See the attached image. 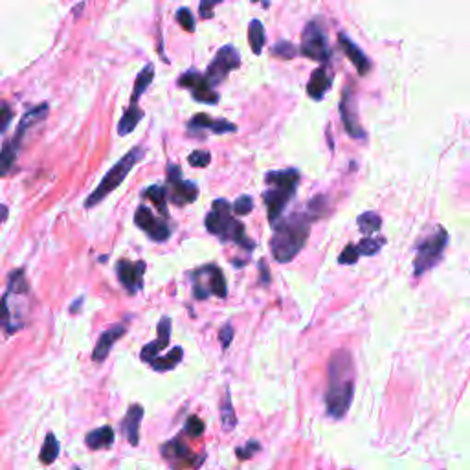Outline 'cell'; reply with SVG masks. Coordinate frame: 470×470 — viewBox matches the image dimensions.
<instances>
[{
  "mask_svg": "<svg viewBox=\"0 0 470 470\" xmlns=\"http://www.w3.org/2000/svg\"><path fill=\"white\" fill-rule=\"evenodd\" d=\"M17 153H18V147L15 146L11 140H6L4 146H2V156H0V165H2L0 173H2V177H6V175H8L9 171L15 168V162H17Z\"/></svg>",
  "mask_w": 470,
  "mask_h": 470,
  "instance_id": "4dcf8cb0",
  "label": "cell"
},
{
  "mask_svg": "<svg viewBox=\"0 0 470 470\" xmlns=\"http://www.w3.org/2000/svg\"><path fill=\"white\" fill-rule=\"evenodd\" d=\"M178 85L192 92L193 100L201 101V103H208V105H217L219 101V94L213 90V85L210 79L206 78L204 74L199 70H187L182 74V78L178 79Z\"/></svg>",
  "mask_w": 470,
  "mask_h": 470,
  "instance_id": "8fae6325",
  "label": "cell"
},
{
  "mask_svg": "<svg viewBox=\"0 0 470 470\" xmlns=\"http://www.w3.org/2000/svg\"><path fill=\"white\" fill-rule=\"evenodd\" d=\"M184 432H186L187 435H192V437H199V435H202V432H204V423L196 416H192L186 421Z\"/></svg>",
  "mask_w": 470,
  "mask_h": 470,
  "instance_id": "74e56055",
  "label": "cell"
},
{
  "mask_svg": "<svg viewBox=\"0 0 470 470\" xmlns=\"http://www.w3.org/2000/svg\"><path fill=\"white\" fill-rule=\"evenodd\" d=\"M245 448H247V450H242V448H237V457H239V459H248V457H250V456H254V454H256L257 450H259V443H257V441H252V443H248Z\"/></svg>",
  "mask_w": 470,
  "mask_h": 470,
  "instance_id": "b9f144b4",
  "label": "cell"
},
{
  "mask_svg": "<svg viewBox=\"0 0 470 470\" xmlns=\"http://www.w3.org/2000/svg\"><path fill=\"white\" fill-rule=\"evenodd\" d=\"M143 419V408L140 404H133V406L127 410V416L124 417V423H122V430H124L125 437L133 447H136L138 441H140V425H142Z\"/></svg>",
  "mask_w": 470,
  "mask_h": 470,
  "instance_id": "ffe728a7",
  "label": "cell"
},
{
  "mask_svg": "<svg viewBox=\"0 0 470 470\" xmlns=\"http://www.w3.org/2000/svg\"><path fill=\"white\" fill-rule=\"evenodd\" d=\"M146 196L147 201H151L153 204L156 206V210L160 211V215H164L165 219L169 217V210H168V189L164 186H160V184H153V186L146 187L142 193Z\"/></svg>",
  "mask_w": 470,
  "mask_h": 470,
  "instance_id": "484cf974",
  "label": "cell"
},
{
  "mask_svg": "<svg viewBox=\"0 0 470 470\" xmlns=\"http://www.w3.org/2000/svg\"><path fill=\"white\" fill-rule=\"evenodd\" d=\"M239 66H241V54H239L235 46L226 45L221 50H217L210 66L206 70V78L210 79L213 87H217V85H221L224 79L228 78V74L232 70H237Z\"/></svg>",
  "mask_w": 470,
  "mask_h": 470,
  "instance_id": "30bf717a",
  "label": "cell"
},
{
  "mask_svg": "<svg viewBox=\"0 0 470 470\" xmlns=\"http://www.w3.org/2000/svg\"><path fill=\"white\" fill-rule=\"evenodd\" d=\"M6 293L11 296V294H17V296H28L30 294V285L26 283V278H24L23 270H13L9 272L8 276V290Z\"/></svg>",
  "mask_w": 470,
  "mask_h": 470,
  "instance_id": "f546056e",
  "label": "cell"
},
{
  "mask_svg": "<svg viewBox=\"0 0 470 470\" xmlns=\"http://www.w3.org/2000/svg\"><path fill=\"white\" fill-rule=\"evenodd\" d=\"M338 42H340V46H342L343 54L349 57V61H351L353 64H355L356 72L360 74V76H365V74H370L371 70V61L370 57L364 54V52L358 48V46L355 45V42L349 39V37L346 35V33H340L338 35Z\"/></svg>",
  "mask_w": 470,
  "mask_h": 470,
  "instance_id": "d6986e66",
  "label": "cell"
},
{
  "mask_svg": "<svg viewBox=\"0 0 470 470\" xmlns=\"http://www.w3.org/2000/svg\"><path fill=\"white\" fill-rule=\"evenodd\" d=\"M259 272H261V283H269L270 272H269V265H266L265 259L259 261Z\"/></svg>",
  "mask_w": 470,
  "mask_h": 470,
  "instance_id": "ee69618b",
  "label": "cell"
},
{
  "mask_svg": "<svg viewBox=\"0 0 470 470\" xmlns=\"http://www.w3.org/2000/svg\"><path fill=\"white\" fill-rule=\"evenodd\" d=\"M221 423H223L224 430H232L237 425V417H235V411H233L230 392L224 393V399L221 402Z\"/></svg>",
  "mask_w": 470,
  "mask_h": 470,
  "instance_id": "d6a6232c",
  "label": "cell"
},
{
  "mask_svg": "<svg viewBox=\"0 0 470 470\" xmlns=\"http://www.w3.org/2000/svg\"><path fill=\"white\" fill-rule=\"evenodd\" d=\"M153 79H155V64L147 63L146 66L140 70V74L136 76V81H134V88H133V96H131V103H136L138 105V100L146 94L147 88H149V85L153 83Z\"/></svg>",
  "mask_w": 470,
  "mask_h": 470,
  "instance_id": "d4e9b609",
  "label": "cell"
},
{
  "mask_svg": "<svg viewBox=\"0 0 470 470\" xmlns=\"http://www.w3.org/2000/svg\"><path fill=\"white\" fill-rule=\"evenodd\" d=\"M272 54L279 55V57H283V59H293L298 52H296V48H294V45L283 41V42H278V45L272 48Z\"/></svg>",
  "mask_w": 470,
  "mask_h": 470,
  "instance_id": "f35d334b",
  "label": "cell"
},
{
  "mask_svg": "<svg viewBox=\"0 0 470 470\" xmlns=\"http://www.w3.org/2000/svg\"><path fill=\"white\" fill-rule=\"evenodd\" d=\"M447 242L448 233L445 228H437V232L419 242L416 259H413V274H416V278H419V276H423L425 272H428L430 269H434L437 265V261L443 257Z\"/></svg>",
  "mask_w": 470,
  "mask_h": 470,
  "instance_id": "8992f818",
  "label": "cell"
},
{
  "mask_svg": "<svg viewBox=\"0 0 470 470\" xmlns=\"http://www.w3.org/2000/svg\"><path fill=\"white\" fill-rule=\"evenodd\" d=\"M160 452L168 459L173 470H195V466L201 462V457H196L182 439L169 441L160 448Z\"/></svg>",
  "mask_w": 470,
  "mask_h": 470,
  "instance_id": "4fadbf2b",
  "label": "cell"
},
{
  "mask_svg": "<svg viewBox=\"0 0 470 470\" xmlns=\"http://www.w3.org/2000/svg\"><path fill=\"white\" fill-rule=\"evenodd\" d=\"M134 224L142 232H146L147 237L155 242H164L171 237V226L164 219L155 217L146 204L138 206L136 211H134Z\"/></svg>",
  "mask_w": 470,
  "mask_h": 470,
  "instance_id": "7c38bea8",
  "label": "cell"
},
{
  "mask_svg": "<svg viewBox=\"0 0 470 470\" xmlns=\"http://www.w3.org/2000/svg\"><path fill=\"white\" fill-rule=\"evenodd\" d=\"M355 395V362L346 349L334 351L327 365L325 408L333 419H342L351 408Z\"/></svg>",
  "mask_w": 470,
  "mask_h": 470,
  "instance_id": "6da1fadb",
  "label": "cell"
},
{
  "mask_svg": "<svg viewBox=\"0 0 470 470\" xmlns=\"http://www.w3.org/2000/svg\"><path fill=\"white\" fill-rule=\"evenodd\" d=\"M340 114H342L343 127H346L347 134L356 140H364V129H362L360 122H358V112H356V103L353 98L351 88L346 87L342 92V101H340Z\"/></svg>",
  "mask_w": 470,
  "mask_h": 470,
  "instance_id": "9a60e30c",
  "label": "cell"
},
{
  "mask_svg": "<svg viewBox=\"0 0 470 470\" xmlns=\"http://www.w3.org/2000/svg\"><path fill=\"white\" fill-rule=\"evenodd\" d=\"M125 333H127V327L122 324H116V325H112V327L107 329V331H103V333L100 334V338H98L96 347H94L92 360L94 362L105 360L107 356H109L110 349H112V346H114V343L118 342L119 338L124 336Z\"/></svg>",
  "mask_w": 470,
  "mask_h": 470,
  "instance_id": "ac0fdd59",
  "label": "cell"
},
{
  "mask_svg": "<svg viewBox=\"0 0 470 470\" xmlns=\"http://www.w3.org/2000/svg\"><path fill=\"white\" fill-rule=\"evenodd\" d=\"M11 118H13V110H11V107H9L6 101H2V133L8 131L9 124H11Z\"/></svg>",
  "mask_w": 470,
  "mask_h": 470,
  "instance_id": "60d3db41",
  "label": "cell"
},
{
  "mask_svg": "<svg viewBox=\"0 0 470 470\" xmlns=\"http://www.w3.org/2000/svg\"><path fill=\"white\" fill-rule=\"evenodd\" d=\"M146 270L147 265L143 261L119 259L118 265H116V274H118L119 283L124 285L129 294H136L143 287Z\"/></svg>",
  "mask_w": 470,
  "mask_h": 470,
  "instance_id": "5bb4252c",
  "label": "cell"
},
{
  "mask_svg": "<svg viewBox=\"0 0 470 470\" xmlns=\"http://www.w3.org/2000/svg\"><path fill=\"white\" fill-rule=\"evenodd\" d=\"M384 245H386V239L384 237H364L360 242H356L355 248L360 257L375 256V254H379Z\"/></svg>",
  "mask_w": 470,
  "mask_h": 470,
  "instance_id": "836d02e7",
  "label": "cell"
},
{
  "mask_svg": "<svg viewBox=\"0 0 470 470\" xmlns=\"http://www.w3.org/2000/svg\"><path fill=\"white\" fill-rule=\"evenodd\" d=\"M356 224H358V230L362 232V235L373 237V233L379 232L380 226H382V219H380V215L375 213V211H365V213H362L360 217H358Z\"/></svg>",
  "mask_w": 470,
  "mask_h": 470,
  "instance_id": "f1b7e54d",
  "label": "cell"
},
{
  "mask_svg": "<svg viewBox=\"0 0 470 470\" xmlns=\"http://www.w3.org/2000/svg\"><path fill=\"white\" fill-rule=\"evenodd\" d=\"M175 17H177V23L180 24V26L186 30V32H189V33L195 32V17H193L192 9L180 8L177 11V15H175Z\"/></svg>",
  "mask_w": 470,
  "mask_h": 470,
  "instance_id": "e575fe53",
  "label": "cell"
},
{
  "mask_svg": "<svg viewBox=\"0 0 470 470\" xmlns=\"http://www.w3.org/2000/svg\"><path fill=\"white\" fill-rule=\"evenodd\" d=\"M187 129H189V131H204V129H210L213 134H226L235 133L237 125L224 118H211L210 114H195L187 122Z\"/></svg>",
  "mask_w": 470,
  "mask_h": 470,
  "instance_id": "e0dca14e",
  "label": "cell"
},
{
  "mask_svg": "<svg viewBox=\"0 0 470 470\" xmlns=\"http://www.w3.org/2000/svg\"><path fill=\"white\" fill-rule=\"evenodd\" d=\"M143 116H146V112H143L136 103H129L127 110H125L124 116H122L118 122L119 136H127L129 133H133L134 129L138 127V124L143 119Z\"/></svg>",
  "mask_w": 470,
  "mask_h": 470,
  "instance_id": "603a6c76",
  "label": "cell"
},
{
  "mask_svg": "<svg viewBox=\"0 0 470 470\" xmlns=\"http://www.w3.org/2000/svg\"><path fill=\"white\" fill-rule=\"evenodd\" d=\"M168 199L175 206L193 204L199 199V186L192 180H184L182 169L177 164L168 165Z\"/></svg>",
  "mask_w": 470,
  "mask_h": 470,
  "instance_id": "9c48e42d",
  "label": "cell"
},
{
  "mask_svg": "<svg viewBox=\"0 0 470 470\" xmlns=\"http://www.w3.org/2000/svg\"><path fill=\"white\" fill-rule=\"evenodd\" d=\"M182 356H184L182 347H180V346L173 347V349H171L168 355L158 356L156 360H153L151 368L155 371H158V373H164V371H171V370H175V368H177V364H180Z\"/></svg>",
  "mask_w": 470,
  "mask_h": 470,
  "instance_id": "4316f807",
  "label": "cell"
},
{
  "mask_svg": "<svg viewBox=\"0 0 470 470\" xmlns=\"http://www.w3.org/2000/svg\"><path fill=\"white\" fill-rule=\"evenodd\" d=\"M85 443L92 450H101V448H109L114 443V430L110 426H101V428L92 430L90 434H87Z\"/></svg>",
  "mask_w": 470,
  "mask_h": 470,
  "instance_id": "cb8c5ba5",
  "label": "cell"
},
{
  "mask_svg": "<svg viewBox=\"0 0 470 470\" xmlns=\"http://www.w3.org/2000/svg\"><path fill=\"white\" fill-rule=\"evenodd\" d=\"M248 41H250L252 52L259 55L265 46V26L261 23L259 18H252L248 24Z\"/></svg>",
  "mask_w": 470,
  "mask_h": 470,
  "instance_id": "83f0119b",
  "label": "cell"
},
{
  "mask_svg": "<svg viewBox=\"0 0 470 470\" xmlns=\"http://www.w3.org/2000/svg\"><path fill=\"white\" fill-rule=\"evenodd\" d=\"M142 156H143V147H133L127 155L122 156V158H119L109 171H107V175L103 177L100 186L88 195V199L85 201V208H87V210L88 208H94V206L100 204L103 199H107V196L119 186V184L124 182L125 178H127V175L133 171L134 165L142 160Z\"/></svg>",
  "mask_w": 470,
  "mask_h": 470,
  "instance_id": "5b68a950",
  "label": "cell"
},
{
  "mask_svg": "<svg viewBox=\"0 0 470 470\" xmlns=\"http://www.w3.org/2000/svg\"><path fill=\"white\" fill-rule=\"evenodd\" d=\"M232 210L235 211V215H239V217H245V215H248L254 210V199H252L250 195H241L237 201L232 204Z\"/></svg>",
  "mask_w": 470,
  "mask_h": 470,
  "instance_id": "8d00e7d4",
  "label": "cell"
},
{
  "mask_svg": "<svg viewBox=\"0 0 470 470\" xmlns=\"http://www.w3.org/2000/svg\"><path fill=\"white\" fill-rule=\"evenodd\" d=\"M300 52L312 61L329 63V59H331V46H329L325 26L319 20H311V23L305 24V30L302 33Z\"/></svg>",
  "mask_w": 470,
  "mask_h": 470,
  "instance_id": "ba28073f",
  "label": "cell"
},
{
  "mask_svg": "<svg viewBox=\"0 0 470 470\" xmlns=\"http://www.w3.org/2000/svg\"><path fill=\"white\" fill-rule=\"evenodd\" d=\"M331 85H333V78L329 76L325 66H319V69H316L315 72H312L311 79L307 83V94L315 101L324 100L325 94L331 90Z\"/></svg>",
  "mask_w": 470,
  "mask_h": 470,
  "instance_id": "44dd1931",
  "label": "cell"
},
{
  "mask_svg": "<svg viewBox=\"0 0 470 470\" xmlns=\"http://www.w3.org/2000/svg\"><path fill=\"white\" fill-rule=\"evenodd\" d=\"M208 232L213 233L215 237L223 242H235L239 247L252 252L256 248V242L247 237L245 224L239 223L232 215V204L224 199H217L211 204V211L204 219Z\"/></svg>",
  "mask_w": 470,
  "mask_h": 470,
  "instance_id": "277c9868",
  "label": "cell"
},
{
  "mask_svg": "<svg viewBox=\"0 0 470 470\" xmlns=\"http://www.w3.org/2000/svg\"><path fill=\"white\" fill-rule=\"evenodd\" d=\"M187 162H189V165H192V168L202 169V168H206V165H210L211 155H210V151H204V149H196V151H193L192 155L187 156Z\"/></svg>",
  "mask_w": 470,
  "mask_h": 470,
  "instance_id": "d590c367",
  "label": "cell"
},
{
  "mask_svg": "<svg viewBox=\"0 0 470 470\" xmlns=\"http://www.w3.org/2000/svg\"><path fill=\"white\" fill-rule=\"evenodd\" d=\"M193 278V296L196 300H208L210 296L226 298L228 294V285L224 278L223 270L217 265H206L202 269L195 270Z\"/></svg>",
  "mask_w": 470,
  "mask_h": 470,
  "instance_id": "52a82bcc",
  "label": "cell"
},
{
  "mask_svg": "<svg viewBox=\"0 0 470 470\" xmlns=\"http://www.w3.org/2000/svg\"><path fill=\"white\" fill-rule=\"evenodd\" d=\"M315 221L309 211L307 213H293L274 228V235L270 239V250L278 263H288L305 247L311 224Z\"/></svg>",
  "mask_w": 470,
  "mask_h": 470,
  "instance_id": "7a4b0ae2",
  "label": "cell"
},
{
  "mask_svg": "<svg viewBox=\"0 0 470 470\" xmlns=\"http://www.w3.org/2000/svg\"><path fill=\"white\" fill-rule=\"evenodd\" d=\"M169 342H171V318L164 316V318H160L158 327H156V340L142 347L140 358L147 364H151L158 356H162V351L168 349Z\"/></svg>",
  "mask_w": 470,
  "mask_h": 470,
  "instance_id": "2e32d148",
  "label": "cell"
},
{
  "mask_svg": "<svg viewBox=\"0 0 470 470\" xmlns=\"http://www.w3.org/2000/svg\"><path fill=\"white\" fill-rule=\"evenodd\" d=\"M266 192H263L269 221L272 226L281 223V215L288 202L296 195L298 184H300V171L298 169H279V171H269L265 175Z\"/></svg>",
  "mask_w": 470,
  "mask_h": 470,
  "instance_id": "3957f363",
  "label": "cell"
},
{
  "mask_svg": "<svg viewBox=\"0 0 470 470\" xmlns=\"http://www.w3.org/2000/svg\"><path fill=\"white\" fill-rule=\"evenodd\" d=\"M219 4V2H201L199 6V11H201L202 18H211L213 17V8Z\"/></svg>",
  "mask_w": 470,
  "mask_h": 470,
  "instance_id": "7bdbcfd3",
  "label": "cell"
},
{
  "mask_svg": "<svg viewBox=\"0 0 470 470\" xmlns=\"http://www.w3.org/2000/svg\"><path fill=\"white\" fill-rule=\"evenodd\" d=\"M57 456H59V443H57V439H55L54 434H48L45 439V443H42L39 459H41L42 465H52V463L57 459Z\"/></svg>",
  "mask_w": 470,
  "mask_h": 470,
  "instance_id": "1f68e13d",
  "label": "cell"
},
{
  "mask_svg": "<svg viewBox=\"0 0 470 470\" xmlns=\"http://www.w3.org/2000/svg\"><path fill=\"white\" fill-rule=\"evenodd\" d=\"M48 110H50L48 109V103H41V105H37V107H33V109L28 110L26 114L23 116V119H20L17 134H15L11 142H13L17 147H20V142H23L24 134L28 133V129H32L35 124H41L42 119H46V116H48Z\"/></svg>",
  "mask_w": 470,
  "mask_h": 470,
  "instance_id": "7402d4cb",
  "label": "cell"
},
{
  "mask_svg": "<svg viewBox=\"0 0 470 470\" xmlns=\"http://www.w3.org/2000/svg\"><path fill=\"white\" fill-rule=\"evenodd\" d=\"M219 338H221V343H223L224 349H228V346L232 343V338H233V327H232V325L226 324L224 327H221Z\"/></svg>",
  "mask_w": 470,
  "mask_h": 470,
  "instance_id": "ab89813d",
  "label": "cell"
}]
</instances>
